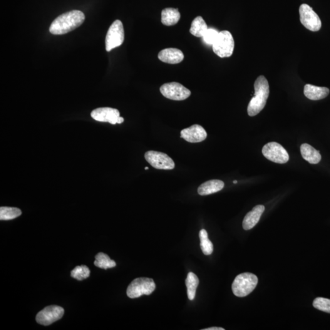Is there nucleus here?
<instances>
[{"mask_svg": "<svg viewBox=\"0 0 330 330\" xmlns=\"http://www.w3.org/2000/svg\"><path fill=\"white\" fill-rule=\"evenodd\" d=\"M85 16L82 12L74 10L61 14L52 22L49 31L54 35H62L69 33L82 25Z\"/></svg>", "mask_w": 330, "mask_h": 330, "instance_id": "obj_1", "label": "nucleus"}, {"mask_svg": "<svg viewBox=\"0 0 330 330\" xmlns=\"http://www.w3.org/2000/svg\"><path fill=\"white\" fill-rule=\"evenodd\" d=\"M254 86V96L250 101L247 108L250 116L257 115L264 108L270 93L269 82L264 76L257 77Z\"/></svg>", "mask_w": 330, "mask_h": 330, "instance_id": "obj_2", "label": "nucleus"}, {"mask_svg": "<svg viewBox=\"0 0 330 330\" xmlns=\"http://www.w3.org/2000/svg\"><path fill=\"white\" fill-rule=\"evenodd\" d=\"M257 282L258 279L255 275L244 273L235 278L232 285V292L235 296L246 297L254 290Z\"/></svg>", "mask_w": 330, "mask_h": 330, "instance_id": "obj_3", "label": "nucleus"}, {"mask_svg": "<svg viewBox=\"0 0 330 330\" xmlns=\"http://www.w3.org/2000/svg\"><path fill=\"white\" fill-rule=\"evenodd\" d=\"M234 40L231 33L222 31L218 34L217 40L212 45L213 52L220 58H229L234 50Z\"/></svg>", "mask_w": 330, "mask_h": 330, "instance_id": "obj_4", "label": "nucleus"}, {"mask_svg": "<svg viewBox=\"0 0 330 330\" xmlns=\"http://www.w3.org/2000/svg\"><path fill=\"white\" fill-rule=\"evenodd\" d=\"M153 280L148 278H138L131 282L127 289V295L130 299H136L143 295H149L155 289Z\"/></svg>", "mask_w": 330, "mask_h": 330, "instance_id": "obj_5", "label": "nucleus"}, {"mask_svg": "<svg viewBox=\"0 0 330 330\" xmlns=\"http://www.w3.org/2000/svg\"><path fill=\"white\" fill-rule=\"evenodd\" d=\"M124 29L121 21H115L108 29L105 39L106 51H110L121 46L124 41Z\"/></svg>", "mask_w": 330, "mask_h": 330, "instance_id": "obj_6", "label": "nucleus"}, {"mask_svg": "<svg viewBox=\"0 0 330 330\" xmlns=\"http://www.w3.org/2000/svg\"><path fill=\"white\" fill-rule=\"evenodd\" d=\"M299 14L300 22L305 28L314 32L321 28V19L309 5L302 4L299 8Z\"/></svg>", "mask_w": 330, "mask_h": 330, "instance_id": "obj_7", "label": "nucleus"}, {"mask_svg": "<svg viewBox=\"0 0 330 330\" xmlns=\"http://www.w3.org/2000/svg\"><path fill=\"white\" fill-rule=\"evenodd\" d=\"M262 152L268 160L279 164H284L289 160V155L287 151L281 145L276 142L266 144L263 147Z\"/></svg>", "mask_w": 330, "mask_h": 330, "instance_id": "obj_8", "label": "nucleus"}, {"mask_svg": "<svg viewBox=\"0 0 330 330\" xmlns=\"http://www.w3.org/2000/svg\"><path fill=\"white\" fill-rule=\"evenodd\" d=\"M165 98L171 100L180 101L189 98L191 91L179 83L171 82L163 84L160 89Z\"/></svg>", "mask_w": 330, "mask_h": 330, "instance_id": "obj_9", "label": "nucleus"}, {"mask_svg": "<svg viewBox=\"0 0 330 330\" xmlns=\"http://www.w3.org/2000/svg\"><path fill=\"white\" fill-rule=\"evenodd\" d=\"M145 157L152 167L158 170H171L175 168L172 158L165 153L150 151L146 152Z\"/></svg>", "mask_w": 330, "mask_h": 330, "instance_id": "obj_10", "label": "nucleus"}, {"mask_svg": "<svg viewBox=\"0 0 330 330\" xmlns=\"http://www.w3.org/2000/svg\"><path fill=\"white\" fill-rule=\"evenodd\" d=\"M64 313V310L61 306L56 305L47 306L37 314L36 322L42 326H50L54 322L61 319Z\"/></svg>", "mask_w": 330, "mask_h": 330, "instance_id": "obj_11", "label": "nucleus"}, {"mask_svg": "<svg viewBox=\"0 0 330 330\" xmlns=\"http://www.w3.org/2000/svg\"><path fill=\"white\" fill-rule=\"evenodd\" d=\"M91 117L99 122L116 124L120 117V113L117 109L110 107L99 108L92 111Z\"/></svg>", "mask_w": 330, "mask_h": 330, "instance_id": "obj_12", "label": "nucleus"}, {"mask_svg": "<svg viewBox=\"0 0 330 330\" xmlns=\"http://www.w3.org/2000/svg\"><path fill=\"white\" fill-rule=\"evenodd\" d=\"M207 134L202 126L195 124L190 127L183 129L180 132V137L187 142L195 143L202 142L206 139Z\"/></svg>", "mask_w": 330, "mask_h": 330, "instance_id": "obj_13", "label": "nucleus"}, {"mask_svg": "<svg viewBox=\"0 0 330 330\" xmlns=\"http://www.w3.org/2000/svg\"><path fill=\"white\" fill-rule=\"evenodd\" d=\"M158 58L163 63L176 64L181 63L184 59V54L179 49L168 48L162 50L158 54Z\"/></svg>", "mask_w": 330, "mask_h": 330, "instance_id": "obj_14", "label": "nucleus"}, {"mask_svg": "<svg viewBox=\"0 0 330 330\" xmlns=\"http://www.w3.org/2000/svg\"><path fill=\"white\" fill-rule=\"evenodd\" d=\"M265 207L263 205H257L248 212L243 220V228L248 230L254 228L259 222L260 217L264 213Z\"/></svg>", "mask_w": 330, "mask_h": 330, "instance_id": "obj_15", "label": "nucleus"}, {"mask_svg": "<svg viewBox=\"0 0 330 330\" xmlns=\"http://www.w3.org/2000/svg\"><path fill=\"white\" fill-rule=\"evenodd\" d=\"M330 90L326 87H319L307 84L305 86L304 94L312 101H319L329 96Z\"/></svg>", "mask_w": 330, "mask_h": 330, "instance_id": "obj_16", "label": "nucleus"}, {"mask_svg": "<svg viewBox=\"0 0 330 330\" xmlns=\"http://www.w3.org/2000/svg\"><path fill=\"white\" fill-rule=\"evenodd\" d=\"M225 187L223 181L217 179L210 180L201 185L198 188V193L201 196L213 194L222 190Z\"/></svg>", "mask_w": 330, "mask_h": 330, "instance_id": "obj_17", "label": "nucleus"}, {"mask_svg": "<svg viewBox=\"0 0 330 330\" xmlns=\"http://www.w3.org/2000/svg\"><path fill=\"white\" fill-rule=\"evenodd\" d=\"M302 157L311 164H317L321 162L322 156L319 151L308 144H303L300 147Z\"/></svg>", "mask_w": 330, "mask_h": 330, "instance_id": "obj_18", "label": "nucleus"}, {"mask_svg": "<svg viewBox=\"0 0 330 330\" xmlns=\"http://www.w3.org/2000/svg\"><path fill=\"white\" fill-rule=\"evenodd\" d=\"M180 19L178 9L165 8L162 12V23L165 26H173L177 24Z\"/></svg>", "mask_w": 330, "mask_h": 330, "instance_id": "obj_19", "label": "nucleus"}, {"mask_svg": "<svg viewBox=\"0 0 330 330\" xmlns=\"http://www.w3.org/2000/svg\"><path fill=\"white\" fill-rule=\"evenodd\" d=\"M207 29L208 27L204 20L202 17L198 16L192 22L190 32L192 35L197 38H203Z\"/></svg>", "mask_w": 330, "mask_h": 330, "instance_id": "obj_20", "label": "nucleus"}, {"mask_svg": "<svg viewBox=\"0 0 330 330\" xmlns=\"http://www.w3.org/2000/svg\"><path fill=\"white\" fill-rule=\"evenodd\" d=\"M200 280L194 273H188L187 279L185 280V284L187 288V295L190 300L195 299L196 291L199 285Z\"/></svg>", "mask_w": 330, "mask_h": 330, "instance_id": "obj_21", "label": "nucleus"}, {"mask_svg": "<svg viewBox=\"0 0 330 330\" xmlns=\"http://www.w3.org/2000/svg\"><path fill=\"white\" fill-rule=\"evenodd\" d=\"M96 260L94 264L96 267L103 269H111L116 266V263L114 260H111L107 254L103 253H99L96 255Z\"/></svg>", "mask_w": 330, "mask_h": 330, "instance_id": "obj_22", "label": "nucleus"}, {"mask_svg": "<svg viewBox=\"0 0 330 330\" xmlns=\"http://www.w3.org/2000/svg\"><path fill=\"white\" fill-rule=\"evenodd\" d=\"M200 247L204 254L210 255L213 251V245L210 240L208 239L206 230L202 229L200 232Z\"/></svg>", "mask_w": 330, "mask_h": 330, "instance_id": "obj_23", "label": "nucleus"}, {"mask_svg": "<svg viewBox=\"0 0 330 330\" xmlns=\"http://www.w3.org/2000/svg\"><path fill=\"white\" fill-rule=\"evenodd\" d=\"M22 214V211L18 208L1 207L0 208V220H10L19 217Z\"/></svg>", "mask_w": 330, "mask_h": 330, "instance_id": "obj_24", "label": "nucleus"}, {"mask_svg": "<svg viewBox=\"0 0 330 330\" xmlns=\"http://www.w3.org/2000/svg\"><path fill=\"white\" fill-rule=\"evenodd\" d=\"M91 272L89 268L86 265H81L77 266L71 272V277L78 281L88 279L90 275Z\"/></svg>", "mask_w": 330, "mask_h": 330, "instance_id": "obj_25", "label": "nucleus"}, {"mask_svg": "<svg viewBox=\"0 0 330 330\" xmlns=\"http://www.w3.org/2000/svg\"><path fill=\"white\" fill-rule=\"evenodd\" d=\"M315 308L330 314V299L323 297H317L314 300Z\"/></svg>", "mask_w": 330, "mask_h": 330, "instance_id": "obj_26", "label": "nucleus"}, {"mask_svg": "<svg viewBox=\"0 0 330 330\" xmlns=\"http://www.w3.org/2000/svg\"><path fill=\"white\" fill-rule=\"evenodd\" d=\"M218 32L214 29L210 28L207 29L205 32L204 36L203 37V41L205 44L208 45H213L217 40L218 36Z\"/></svg>", "mask_w": 330, "mask_h": 330, "instance_id": "obj_27", "label": "nucleus"}, {"mask_svg": "<svg viewBox=\"0 0 330 330\" xmlns=\"http://www.w3.org/2000/svg\"><path fill=\"white\" fill-rule=\"evenodd\" d=\"M202 330H225V329L222 327H210V328L202 329Z\"/></svg>", "mask_w": 330, "mask_h": 330, "instance_id": "obj_28", "label": "nucleus"}, {"mask_svg": "<svg viewBox=\"0 0 330 330\" xmlns=\"http://www.w3.org/2000/svg\"><path fill=\"white\" fill-rule=\"evenodd\" d=\"M124 118L121 117L120 116V118H119L118 124H122L124 122Z\"/></svg>", "mask_w": 330, "mask_h": 330, "instance_id": "obj_29", "label": "nucleus"}, {"mask_svg": "<svg viewBox=\"0 0 330 330\" xmlns=\"http://www.w3.org/2000/svg\"><path fill=\"white\" fill-rule=\"evenodd\" d=\"M233 183H237V180L233 181Z\"/></svg>", "mask_w": 330, "mask_h": 330, "instance_id": "obj_30", "label": "nucleus"}, {"mask_svg": "<svg viewBox=\"0 0 330 330\" xmlns=\"http://www.w3.org/2000/svg\"><path fill=\"white\" fill-rule=\"evenodd\" d=\"M145 170H149V168H148V167H146V168H145Z\"/></svg>", "mask_w": 330, "mask_h": 330, "instance_id": "obj_31", "label": "nucleus"}]
</instances>
